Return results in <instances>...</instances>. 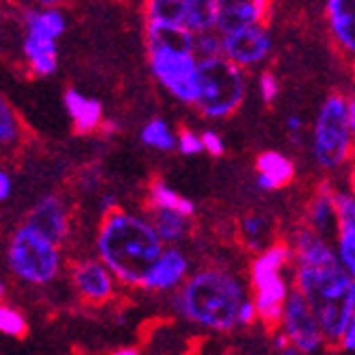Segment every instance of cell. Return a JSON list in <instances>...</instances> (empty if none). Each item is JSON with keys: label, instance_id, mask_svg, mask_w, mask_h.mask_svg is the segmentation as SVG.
I'll list each match as a JSON object with an SVG mask.
<instances>
[{"label": "cell", "instance_id": "6da1fadb", "mask_svg": "<svg viewBox=\"0 0 355 355\" xmlns=\"http://www.w3.org/2000/svg\"><path fill=\"white\" fill-rule=\"evenodd\" d=\"M252 297L243 277L225 266H202L187 284L169 295V312L198 329L225 334L239 327L241 306Z\"/></svg>", "mask_w": 355, "mask_h": 355}, {"label": "cell", "instance_id": "7a4b0ae2", "mask_svg": "<svg viewBox=\"0 0 355 355\" xmlns=\"http://www.w3.org/2000/svg\"><path fill=\"white\" fill-rule=\"evenodd\" d=\"M165 247L146 212L128 208H119L100 219L94 239L96 256L109 266L123 288H141Z\"/></svg>", "mask_w": 355, "mask_h": 355}, {"label": "cell", "instance_id": "3957f363", "mask_svg": "<svg viewBox=\"0 0 355 355\" xmlns=\"http://www.w3.org/2000/svg\"><path fill=\"white\" fill-rule=\"evenodd\" d=\"M293 286L308 301L329 349H334L355 316V277L340 262L293 264Z\"/></svg>", "mask_w": 355, "mask_h": 355}, {"label": "cell", "instance_id": "277c9868", "mask_svg": "<svg viewBox=\"0 0 355 355\" xmlns=\"http://www.w3.org/2000/svg\"><path fill=\"white\" fill-rule=\"evenodd\" d=\"M144 40L148 65L156 83L173 100L195 104L200 76L195 35L165 22H144Z\"/></svg>", "mask_w": 355, "mask_h": 355}, {"label": "cell", "instance_id": "5b68a950", "mask_svg": "<svg viewBox=\"0 0 355 355\" xmlns=\"http://www.w3.org/2000/svg\"><path fill=\"white\" fill-rule=\"evenodd\" d=\"M250 291L260 323L277 329L284 306L293 295V250L288 243H273L250 262Z\"/></svg>", "mask_w": 355, "mask_h": 355}, {"label": "cell", "instance_id": "8992f818", "mask_svg": "<svg viewBox=\"0 0 355 355\" xmlns=\"http://www.w3.org/2000/svg\"><path fill=\"white\" fill-rule=\"evenodd\" d=\"M7 271L24 286L46 288L63 273V247L46 239L28 223H20L7 241Z\"/></svg>", "mask_w": 355, "mask_h": 355}, {"label": "cell", "instance_id": "52a82bcc", "mask_svg": "<svg viewBox=\"0 0 355 355\" xmlns=\"http://www.w3.org/2000/svg\"><path fill=\"white\" fill-rule=\"evenodd\" d=\"M312 158L318 169L336 173L355 161V137L349 126V96L331 94L323 100L312 123Z\"/></svg>", "mask_w": 355, "mask_h": 355}, {"label": "cell", "instance_id": "ba28073f", "mask_svg": "<svg viewBox=\"0 0 355 355\" xmlns=\"http://www.w3.org/2000/svg\"><path fill=\"white\" fill-rule=\"evenodd\" d=\"M67 17L59 7H28L20 13V52L33 76L48 78L59 67V40Z\"/></svg>", "mask_w": 355, "mask_h": 355}, {"label": "cell", "instance_id": "9c48e42d", "mask_svg": "<svg viewBox=\"0 0 355 355\" xmlns=\"http://www.w3.org/2000/svg\"><path fill=\"white\" fill-rule=\"evenodd\" d=\"M247 96L245 69L225 57L200 61L198 98L195 109L208 119H225L234 115Z\"/></svg>", "mask_w": 355, "mask_h": 355}, {"label": "cell", "instance_id": "30bf717a", "mask_svg": "<svg viewBox=\"0 0 355 355\" xmlns=\"http://www.w3.org/2000/svg\"><path fill=\"white\" fill-rule=\"evenodd\" d=\"M219 0H150L144 22H165L193 35L217 31Z\"/></svg>", "mask_w": 355, "mask_h": 355}, {"label": "cell", "instance_id": "8fae6325", "mask_svg": "<svg viewBox=\"0 0 355 355\" xmlns=\"http://www.w3.org/2000/svg\"><path fill=\"white\" fill-rule=\"evenodd\" d=\"M275 331L286 336L291 347L301 355H325V351H329V345L312 308L297 291H293L286 306H284L282 321Z\"/></svg>", "mask_w": 355, "mask_h": 355}, {"label": "cell", "instance_id": "7c38bea8", "mask_svg": "<svg viewBox=\"0 0 355 355\" xmlns=\"http://www.w3.org/2000/svg\"><path fill=\"white\" fill-rule=\"evenodd\" d=\"M69 284L83 304L106 306L115 299L119 282L98 256H83L67 266Z\"/></svg>", "mask_w": 355, "mask_h": 355}, {"label": "cell", "instance_id": "4fadbf2b", "mask_svg": "<svg viewBox=\"0 0 355 355\" xmlns=\"http://www.w3.org/2000/svg\"><path fill=\"white\" fill-rule=\"evenodd\" d=\"M221 42L223 57L239 65L241 69H245V72L262 65L273 52V35L266 24L225 33L221 35Z\"/></svg>", "mask_w": 355, "mask_h": 355}, {"label": "cell", "instance_id": "5bb4252c", "mask_svg": "<svg viewBox=\"0 0 355 355\" xmlns=\"http://www.w3.org/2000/svg\"><path fill=\"white\" fill-rule=\"evenodd\" d=\"M191 273V258L182 247H165V252L158 256V260L148 271L144 284H141V291L152 295H173L184 286Z\"/></svg>", "mask_w": 355, "mask_h": 355}, {"label": "cell", "instance_id": "9a60e30c", "mask_svg": "<svg viewBox=\"0 0 355 355\" xmlns=\"http://www.w3.org/2000/svg\"><path fill=\"white\" fill-rule=\"evenodd\" d=\"M31 227L42 232L46 239L63 247V243L72 236V212L67 202L59 193H48L33 204L24 219Z\"/></svg>", "mask_w": 355, "mask_h": 355}, {"label": "cell", "instance_id": "2e32d148", "mask_svg": "<svg viewBox=\"0 0 355 355\" xmlns=\"http://www.w3.org/2000/svg\"><path fill=\"white\" fill-rule=\"evenodd\" d=\"M336 208H338V230L334 236L336 258L343 269L355 277V193L349 187L336 189Z\"/></svg>", "mask_w": 355, "mask_h": 355}, {"label": "cell", "instance_id": "e0dca14e", "mask_svg": "<svg viewBox=\"0 0 355 355\" xmlns=\"http://www.w3.org/2000/svg\"><path fill=\"white\" fill-rule=\"evenodd\" d=\"M336 184L329 180L318 182L306 204V217L304 225L314 230L329 241H334L336 230H338V208H336Z\"/></svg>", "mask_w": 355, "mask_h": 355}, {"label": "cell", "instance_id": "ac0fdd59", "mask_svg": "<svg viewBox=\"0 0 355 355\" xmlns=\"http://www.w3.org/2000/svg\"><path fill=\"white\" fill-rule=\"evenodd\" d=\"M323 11L334 46L355 61V0H327Z\"/></svg>", "mask_w": 355, "mask_h": 355}, {"label": "cell", "instance_id": "d6986e66", "mask_svg": "<svg viewBox=\"0 0 355 355\" xmlns=\"http://www.w3.org/2000/svg\"><path fill=\"white\" fill-rule=\"evenodd\" d=\"M269 3L264 0H219L217 33L225 35L247 26H258L266 22Z\"/></svg>", "mask_w": 355, "mask_h": 355}, {"label": "cell", "instance_id": "ffe728a7", "mask_svg": "<svg viewBox=\"0 0 355 355\" xmlns=\"http://www.w3.org/2000/svg\"><path fill=\"white\" fill-rule=\"evenodd\" d=\"M288 245L293 250V264H329V262H338L334 250V241L316 234L314 230L308 225H299L293 230V234L288 239Z\"/></svg>", "mask_w": 355, "mask_h": 355}, {"label": "cell", "instance_id": "44dd1931", "mask_svg": "<svg viewBox=\"0 0 355 355\" xmlns=\"http://www.w3.org/2000/svg\"><path fill=\"white\" fill-rule=\"evenodd\" d=\"M63 106L78 135H89L102 128L104 106L98 98H89L83 92H78V89L69 87L63 94Z\"/></svg>", "mask_w": 355, "mask_h": 355}, {"label": "cell", "instance_id": "7402d4cb", "mask_svg": "<svg viewBox=\"0 0 355 355\" xmlns=\"http://www.w3.org/2000/svg\"><path fill=\"white\" fill-rule=\"evenodd\" d=\"M295 163L286 154L266 150L256 158V184L260 191H277L293 182Z\"/></svg>", "mask_w": 355, "mask_h": 355}, {"label": "cell", "instance_id": "603a6c76", "mask_svg": "<svg viewBox=\"0 0 355 355\" xmlns=\"http://www.w3.org/2000/svg\"><path fill=\"white\" fill-rule=\"evenodd\" d=\"M146 215L150 217L154 230L167 247L180 245L182 241L191 236L193 217H187L182 212H175V210H156V208H148Z\"/></svg>", "mask_w": 355, "mask_h": 355}, {"label": "cell", "instance_id": "cb8c5ba5", "mask_svg": "<svg viewBox=\"0 0 355 355\" xmlns=\"http://www.w3.org/2000/svg\"><path fill=\"white\" fill-rule=\"evenodd\" d=\"M239 234L252 252L260 254L277 241H273V219L264 212H247L239 221Z\"/></svg>", "mask_w": 355, "mask_h": 355}, {"label": "cell", "instance_id": "d4e9b609", "mask_svg": "<svg viewBox=\"0 0 355 355\" xmlns=\"http://www.w3.org/2000/svg\"><path fill=\"white\" fill-rule=\"evenodd\" d=\"M148 208H156V210H175V212H182L187 217L195 215V204L180 195L175 189H171L165 180L156 178V180L150 182L148 187Z\"/></svg>", "mask_w": 355, "mask_h": 355}, {"label": "cell", "instance_id": "484cf974", "mask_svg": "<svg viewBox=\"0 0 355 355\" xmlns=\"http://www.w3.org/2000/svg\"><path fill=\"white\" fill-rule=\"evenodd\" d=\"M139 139L146 148L156 150V152L178 150V135L173 132L171 123L163 117H154V119L146 121L144 126H141Z\"/></svg>", "mask_w": 355, "mask_h": 355}, {"label": "cell", "instance_id": "4316f807", "mask_svg": "<svg viewBox=\"0 0 355 355\" xmlns=\"http://www.w3.org/2000/svg\"><path fill=\"white\" fill-rule=\"evenodd\" d=\"M22 121L17 117L11 102L7 98H0V144H3L5 150L17 148L22 141Z\"/></svg>", "mask_w": 355, "mask_h": 355}, {"label": "cell", "instance_id": "83f0119b", "mask_svg": "<svg viewBox=\"0 0 355 355\" xmlns=\"http://www.w3.org/2000/svg\"><path fill=\"white\" fill-rule=\"evenodd\" d=\"M26 329H28L26 316L20 310L9 304L0 306V331L9 336V338H24Z\"/></svg>", "mask_w": 355, "mask_h": 355}, {"label": "cell", "instance_id": "f1b7e54d", "mask_svg": "<svg viewBox=\"0 0 355 355\" xmlns=\"http://www.w3.org/2000/svg\"><path fill=\"white\" fill-rule=\"evenodd\" d=\"M195 52H198L200 61L223 57V42H221V35H219L217 31L195 35Z\"/></svg>", "mask_w": 355, "mask_h": 355}, {"label": "cell", "instance_id": "f546056e", "mask_svg": "<svg viewBox=\"0 0 355 355\" xmlns=\"http://www.w3.org/2000/svg\"><path fill=\"white\" fill-rule=\"evenodd\" d=\"M178 152L184 156H195L204 152V144H202V132H195L191 128H182L178 132Z\"/></svg>", "mask_w": 355, "mask_h": 355}, {"label": "cell", "instance_id": "4dcf8cb0", "mask_svg": "<svg viewBox=\"0 0 355 355\" xmlns=\"http://www.w3.org/2000/svg\"><path fill=\"white\" fill-rule=\"evenodd\" d=\"M258 94L264 104H273L279 96V80L273 72H269V69H264V72H260V76H258Z\"/></svg>", "mask_w": 355, "mask_h": 355}, {"label": "cell", "instance_id": "1f68e13d", "mask_svg": "<svg viewBox=\"0 0 355 355\" xmlns=\"http://www.w3.org/2000/svg\"><path fill=\"white\" fill-rule=\"evenodd\" d=\"M202 144H204V152H208L210 156H221L225 152V141L217 130H204Z\"/></svg>", "mask_w": 355, "mask_h": 355}, {"label": "cell", "instance_id": "d6a6232c", "mask_svg": "<svg viewBox=\"0 0 355 355\" xmlns=\"http://www.w3.org/2000/svg\"><path fill=\"white\" fill-rule=\"evenodd\" d=\"M336 355H355V316L349 323V327L345 329L343 338L338 340V345L334 347Z\"/></svg>", "mask_w": 355, "mask_h": 355}, {"label": "cell", "instance_id": "836d02e7", "mask_svg": "<svg viewBox=\"0 0 355 355\" xmlns=\"http://www.w3.org/2000/svg\"><path fill=\"white\" fill-rule=\"evenodd\" d=\"M256 321H260L258 318V308L254 304V299L250 297L245 301V304L241 306V312H239V327H250L254 325Z\"/></svg>", "mask_w": 355, "mask_h": 355}, {"label": "cell", "instance_id": "e575fe53", "mask_svg": "<svg viewBox=\"0 0 355 355\" xmlns=\"http://www.w3.org/2000/svg\"><path fill=\"white\" fill-rule=\"evenodd\" d=\"M115 210H119V202L115 198V193H104L98 198V212H100V217H109L113 215Z\"/></svg>", "mask_w": 355, "mask_h": 355}, {"label": "cell", "instance_id": "d590c367", "mask_svg": "<svg viewBox=\"0 0 355 355\" xmlns=\"http://www.w3.org/2000/svg\"><path fill=\"white\" fill-rule=\"evenodd\" d=\"M11 193H13V178L7 169L0 171V200L7 202L11 198Z\"/></svg>", "mask_w": 355, "mask_h": 355}, {"label": "cell", "instance_id": "8d00e7d4", "mask_svg": "<svg viewBox=\"0 0 355 355\" xmlns=\"http://www.w3.org/2000/svg\"><path fill=\"white\" fill-rule=\"evenodd\" d=\"M304 128H306V121H304V117H301V115L291 113V115L286 117V130L293 135V139H297L299 132H304Z\"/></svg>", "mask_w": 355, "mask_h": 355}, {"label": "cell", "instance_id": "74e56055", "mask_svg": "<svg viewBox=\"0 0 355 355\" xmlns=\"http://www.w3.org/2000/svg\"><path fill=\"white\" fill-rule=\"evenodd\" d=\"M119 130H121V123H119L117 119H104L102 128H100V132H102L104 137H113V135H117Z\"/></svg>", "mask_w": 355, "mask_h": 355}, {"label": "cell", "instance_id": "f35d334b", "mask_svg": "<svg viewBox=\"0 0 355 355\" xmlns=\"http://www.w3.org/2000/svg\"><path fill=\"white\" fill-rule=\"evenodd\" d=\"M349 126H351V132L355 137V94L349 96Z\"/></svg>", "mask_w": 355, "mask_h": 355}, {"label": "cell", "instance_id": "ab89813d", "mask_svg": "<svg viewBox=\"0 0 355 355\" xmlns=\"http://www.w3.org/2000/svg\"><path fill=\"white\" fill-rule=\"evenodd\" d=\"M347 187L355 193V161L351 163V167L347 171Z\"/></svg>", "mask_w": 355, "mask_h": 355}, {"label": "cell", "instance_id": "60d3db41", "mask_svg": "<svg viewBox=\"0 0 355 355\" xmlns=\"http://www.w3.org/2000/svg\"><path fill=\"white\" fill-rule=\"evenodd\" d=\"M111 355H141V353H139V349H135V347H119V349H115Z\"/></svg>", "mask_w": 355, "mask_h": 355}, {"label": "cell", "instance_id": "b9f144b4", "mask_svg": "<svg viewBox=\"0 0 355 355\" xmlns=\"http://www.w3.org/2000/svg\"><path fill=\"white\" fill-rule=\"evenodd\" d=\"M279 355H301V353H299V351H295V349L291 347V349H286V351H282Z\"/></svg>", "mask_w": 355, "mask_h": 355}, {"label": "cell", "instance_id": "7bdbcfd3", "mask_svg": "<svg viewBox=\"0 0 355 355\" xmlns=\"http://www.w3.org/2000/svg\"><path fill=\"white\" fill-rule=\"evenodd\" d=\"M74 355H89V353H83V351H78V353H74Z\"/></svg>", "mask_w": 355, "mask_h": 355}, {"label": "cell", "instance_id": "ee69618b", "mask_svg": "<svg viewBox=\"0 0 355 355\" xmlns=\"http://www.w3.org/2000/svg\"><path fill=\"white\" fill-rule=\"evenodd\" d=\"M353 80H355V63H353Z\"/></svg>", "mask_w": 355, "mask_h": 355}]
</instances>
